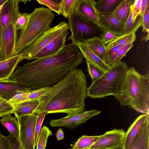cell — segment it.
Segmentation results:
<instances>
[{
  "label": "cell",
  "instance_id": "obj_12",
  "mask_svg": "<svg viewBox=\"0 0 149 149\" xmlns=\"http://www.w3.org/2000/svg\"><path fill=\"white\" fill-rule=\"evenodd\" d=\"M19 0H8L0 6V32L10 23L15 24L19 12Z\"/></svg>",
  "mask_w": 149,
  "mask_h": 149
},
{
  "label": "cell",
  "instance_id": "obj_39",
  "mask_svg": "<svg viewBox=\"0 0 149 149\" xmlns=\"http://www.w3.org/2000/svg\"><path fill=\"white\" fill-rule=\"evenodd\" d=\"M142 32L144 31L149 35V3L142 15Z\"/></svg>",
  "mask_w": 149,
  "mask_h": 149
},
{
  "label": "cell",
  "instance_id": "obj_28",
  "mask_svg": "<svg viewBox=\"0 0 149 149\" xmlns=\"http://www.w3.org/2000/svg\"><path fill=\"white\" fill-rule=\"evenodd\" d=\"M135 32L119 36L116 40L106 46L107 49H109L115 46L122 45L125 46L131 43H133L135 40Z\"/></svg>",
  "mask_w": 149,
  "mask_h": 149
},
{
  "label": "cell",
  "instance_id": "obj_13",
  "mask_svg": "<svg viewBox=\"0 0 149 149\" xmlns=\"http://www.w3.org/2000/svg\"><path fill=\"white\" fill-rule=\"evenodd\" d=\"M149 115L143 114L138 116L125 133L121 149H130L134 145L141 131L147 122Z\"/></svg>",
  "mask_w": 149,
  "mask_h": 149
},
{
  "label": "cell",
  "instance_id": "obj_10",
  "mask_svg": "<svg viewBox=\"0 0 149 149\" xmlns=\"http://www.w3.org/2000/svg\"><path fill=\"white\" fill-rule=\"evenodd\" d=\"M100 111L95 109L85 111L77 114L68 115L61 118L51 120L49 124L51 126L64 127L72 129L85 123L93 117L99 115Z\"/></svg>",
  "mask_w": 149,
  "mask_h": 149
},
{
  "label": "cell",
  "instance_id": "obj_9",
  "mask_svg": "<svg viewBox=\"0 0 149 149\" xmlns=\"http://www.w3.org/2000/svg\"><path fill=\"white\" fill-rule=\"evenodd\" d=\"M125 133L123 129H114L107 132L87 149H120Z\"/></svg>",
  "mask_w": 149,
  "mask_h": 149
},
{
  "label": "cell",
  "instance_id": "obj_16",
  "mask_svg": "<svg viewBox=\"0 0 149 149\" xmlns=\"http://www.w3.org/2000/svg\"><path fill=\"white\" fill-rule=\"evenodd\" d=\"M31 90L9 78L0 80V97L8 100L18 91Z\"/></svg>",
  "mask_w": 149,
  "mask_h": 149
},
{
  "label": "cell",
  "instance_id": "obj_11",
  "mask_svg": "<svg viewBox=\"0 0 149 149\" xmlns=\"http://www.w3.org/2000/svg\"><path fill=\"white\" fill-rule=\"evenodd\" d=\"M15 24H10L4 30L0 32V43L6 59L14 56L17 38Z\"/></svg>",
  "mask_w": 149,
  "mask_h": 149
},
{
  "label": "cell",
  "instance_id": "obj_1",
  "mask_svg": "<svg viewBox=\"0 0 149 149\" xmlns=\"http://www.w3.org/2000/svg\"><path fill=\"white\" fill-rule=\"evenodd\" d=\"M84 57L77 47L65 45L56 55L18 67L9 79L31 90L58 83L81 64Z\"/></svg>",
  "mask_w": 149,
  "mask_h": 149
},
{
  "label": "cell",
  "instance_id": "obj_6",
  "mask_svg": "<svg viewBox=\"0 0 149 149\" xmlns=\"http://www.w3.org/2000/svg\"><path fill=\"white\" fill-rule=\"evenodd\" d=\"M68 29L71 32L67 39L71 40L72 44L77 46L86 44V42L95 38L102 39L106 31L98 24L83 17L74 11L68 18Z\"/></svg>",
  "mask_w": 149,
  "mask_h": 149
},
{
  "label": "cell",
  "instance_id": "obj_43",
  "mask_svg": "<svg viewBox=\"0 0 149 149\" xmlns=\"http://www.w3.org/2000/svg\"><path fill=\"white\" fill-rule=\"evenodd\" d=\"M12 143L13 149H23L19 143V140H17L10 134L8 136Z\"/></svg>",
  "mask_w": 149,
  "mask_h": 149
},
{
  "label": "cell",
  "instance_id": "obj_8",
  "mask_svg": "<svg viewBox=\"0 0 149 149\" xmlns=\"http://www.w3.org/2000/svg\"><path fill=\"white\" fill-rule=\"evenodd\" d=\"M37 114L34 113L17 118L19 143L23 149H35L34 139Z\"/></svg>",
  "mask_w": 149,
  "mask_h": 149
},
{
  "label": "cell",
  "instance_id": "obj_40",
  "mask_svg": "<svg viewBox=\"0 0 149 149\" xmlns=\"http://www.w3.org/2000/svg\"><path fill=\"white\" fill-rule=\"evenodd\" d=\"M0 149H13L8 136L1 134L0 136Z\"/></svg>",
  "mask_w": 149,
  "mask_h": 149
},
{
  "label": "cell",
  "instance_id": "obj_4",
  "mask_svg": "<svg viewBox=\"0 0 149 149\" xmlns=\"http://www.w3.org/2000/svg\"><path fill=\"white\" fill-rule=\"evenodd\" d=\"M55 18L54 13L49 8H35L17 38L14 56L20 54L47 31Z\"/></svg>",
  "mask_w": 149,
  "mask_h": 149
},
{
  "label": "cell",
  "instance_id": "obj_5",
  "mask_svg": "<svg viewBox=\"0 0 149 149\" xmlns=\"http://www.w3.org/2000/svg\"><path fill=\"white\" fill-rule=\"evenodd\" d=\"M129 68L121 61L111 66L87 88V97L101 98L113 95L119 88Z\"/></svg>",
  "mask_w": 149,
  "mask_h": 149
},
{
  "label": "cell",
  "instance_id": "obj_45",
  "mask_svg": "<svg viewBox=\"0 0 149 149\" xmlns=\"http://www.w3.org/2000/svg\"><path fill=\"white\" fill-rule=\"evenodd\" d=\"M56 134L58 141L64 138V132L62 129L59 128Z\"/></svg>",
  "mask_w": 149,
  "mask_h": 149
},
{
  "label": "cell",
  "instance_id": "obj_22",
  "mask_svg": "<svg viewBox=\"0 0 149 149\" xmlns=\"http://www.w3.org/2000/svg\"><path fill=\"white\" fill-rule=\"evenodd\" d=\"M86 44L93 53L105 62V58L107 49L102 39L98 38H94L88 40Z\"/></svg>",
  "mask_w": 149,
  "mask_h": 149
},
{
  "label": "cell",
  "instance_id": "obj_47",
  "mask_svg": "<svg viewBox=\"0 0 149 149\" xmlns=\"http://www.w3.org/2000/svg\"><path fill=\"white\" fill-rule=\"evenodd\" d=\"M8 0H0V6L3 5Z\"/></svg>",
  "mask_w": 149,
  "mask_h": 149
},
{
  "label": "cell",
  "instance_id": "obj_15",
  "mask_svg": "<svg viewBox=\"0 0 149 149\" xmlns=\"http://www.w3.org/2000/svg\"><path fill=\"white\" fill-rule=\"evenodd\" d=\"M97 23L106 31L112 32L118 36L123 35L124 24L111 14L99 13Z\"/></svg>",
  "mask_w": 149,
  "mask_h": 149
},
{
  "label": "cell",
  "instance_id": "obj_26",
  "mask_svg": "<svg viewBox=\"0 0 149 149\" xmlns=\"http://www.w3.org/2000/svg\"><path fill=\"white\" fill-rule=\"evenodd\" d=\"M133 12L131 8L130 15L124 24L123 35L135 32L142 26V16L139 15L136 20L134 22L133 20Z\"/></svg>",
  "mask_w": 149,
  "mask_h": 149
},
{
  "label": "cell",
  "instance_id": "obj_37",
  "mask_svg": "<svg viewBox=\"0 0 149 149\" xmlns=\"http://www.w3.org/2000/svg\"><path fill=\"white\" fill-rule=\"evenodd\" d=\"M30 14L19 12L17 20L15 24L17 30L22 29L28 22Z\"/></svg>",
  "mask_w": 149,
  "mask_h": 149
},
{
  "label": "cell",
  "instance_id": "obj_14",
  "mask_svg": "<svg viewBox=\"0 0 149 149\" xmlns=\"http://www.w3.org/2000/svg\"><path fill=\"white\" fill-rule=\"evenodd\" d=\"M69 34L68 30L64 31L38 52L33 59L48 58L56 55L65 45L66 38Z\"/></svg>",
  "mask_w": 149,
  "mask_h": 149
},
{
  "label": "cell",
  "instance_id": "obj_34",
  "mask_svg": "<svg viewBox=\"0 0 149 149\" xmlns=\"http://www.w3.org/2000/svg\"><path fill=\"white\" fill-rule=\"evenodd\" d=\"M86 63L88 72L92 82L98 79L104 73V71L95 65L90 63Z\"/></svg>",
  "mask_w": 149,
  "mask_h": 149
},
{
  "label": "cell",
  "instance_id": "obj_29",
  "mask_svg": "<svg viewBox=\"0 0 149 149\" xmlns=\"http://www.w3.org/2000/svg\"><path fill=\"white\" fill-rule=\"evenodd\" d=\"M52 134V132L49 128L44 126L41 128L38 136L36 149H45L48 137Z\"/></svg>",
  "mask_w": 149,
  "mask_h": 149
},
{
  "label": "cell",
  "instance_id": "obj_42",
  "mask_svg": "<svg viewBox=\"0 0 149 149\" xmlns=\"http://www.w3.org/2000/svg\"><path fill=\"white\" fill-rule=\"evenodd\" d=\"M119 36L112 32L106 31L102 36V40L105 45L109 44L117 39Z\"/></svg>",
  "mask_w": 149,
  "mask_h": 149
},
{
  "label": "cell",
  "instance_id": "obj_25",
  "mask_svg": "<svg viewBox=\"0 0 149 149\" xmlns=\"http://www.w3.org/2000/svg\"><path fill=\"white\" fill-rule=\"evenodd\" d=\"M122 0H99L95 1L94 5L99 13L111 14Z\"/></svg>",
  "mask_w": 149,
  "mask_h": 149
},
{
  "label": "cell",
  "instance_id": "obj_32",
  "mask_svg": "<svg viewBox=\"0 0 149 149\" xmlns=\"http://www.w3.org/2000/svg\"><path fill=\"white\" fill-rule=\"evenodd\" d=\"M124 46L118 45L107 49L105 61L108 65L112 66L116 64L115 62L118 50Z\"/></svg>",
  "mask_w": 149,
  "mask_h": 149
},
{
  "label": "cell",
  "instance_id": "obj_19",
  "mask_svg": "<svg viewBox=\"0 0 149 149\" xmlns=\"http://www.w3.org/2000/svg\"><path fill=\"white\" fill-rule=\"evenodd\" d=\"M77 47L84 58L86 59V62L93 64L105 72L111 68V66L108 65L93 53L89 49L86 44L79 45Z\"/></svg>",
  "mask_w": 149,
  "mask_h": 149
},
{
  "label": "cell",
  "instance_id": "obj_27",
  "mask_svg": "<svg viewBox=\"0 0 149 149\" xmlns=\"http://www.w3.org/2000/svg\"><path fill=\"white\" fill-rule=\"evenodd\" d=\"M100 136L83 135L78 139L71 149H87L94 144Z\"/></svg>",
  "mask_w": 149,
  "mask_h": 149
},
{
  "label": "cell",
  "instance_id": "obj_7",
  "mask_svg": "<svg viewBox=\"0 0 149 149\" xmlns=\"http://www.w3.org/2000/svg\"><path fill=\"white\" fill-rule=\"evenodd\" d=\"M68 24L61 22L55 26L50 28L38 40L21 53L24 59H33L34 56L54 39L68 30Z\"/></svg>",
  "mask_w": 149,
  "mask_h": 149
},
{
  "label": "cell",
  "instance_id": "obj_23",
  "mask_svg": "<svg viewBox=\"0 0 149 149\" xmlns=\"http://www.w3.org/2000/svg\"><path fill=\"white\" fill-rule=\"evenodd\" d=\"M149 121L142 129L130 149H149Z\"/></svg>",
  "mask_w": 149,
  "mask_h": 149
},
{
  "label": "cell",
  "instance_id": "obj_41",
  "mask_svg": "<svg viewBox=\"0 0 149 149\" xmlns=\"http://www.w3.org/2000/svg\"><path fill=\"white\" fill-rule=\"evenodd\" d=\"M133 46V43H131L123 46L118 50L117 52L116 63L121 61V58L126 56L127 52L131 49Z\"/></svg>",
  "mask_w": 149,
  "mask_h": 149
},
{
  "label": "cell",
  "instance_id": "obj_20",
  "mask_svg": "<svg viewBox=\"0 0 149 149\" xmlns=\"http://www.w3.org/2000/svg\"><path fill=\"white\" fill-rule=\"evenodd\" d=\"M40 103L39 100L23 102L14 108L13 113L17 119L24 116L33 113Z\"/></svg>",
  "mask_w": 149,
  "mask_h": 149
},
{
  "label": "cell",
  "instance_id": "obj_21",
  "mask_svg": "<svg viewBox=\"0 0 149 149\" xmlns=\"http://www.w3.org/2000/svg\"><path fill=\"white\" fill-rule=\"evenodd\" d=\"M134 0H122L111 14L124 23L127 19L131 11V6Z\"/></svg>",
  "mask_w": 149,
  "mask_h": 149
},
{
  "label": "cell",
  "instance_id": "obj_18",
  "mask_svg": "<svg viewBox=\"0 0 149 149\" xmlns=\"http://www.w3.org/2000/svg\"><path fill=\"white\" fill-rule=\"evenodd\" d=\"M23 59L20 53L0 62V80L9 79L18 64Z\"/></svg>",
  "mask_w": 149,
  "mask_h": 149
},
{
  "label": "cell",
  "instance_id": "obj_36",
  "mask_svg": "<svg viewBox=\"0 0 149 149\" xmlns=\"http://www.w3.org/2000/svg\"><path fill=\"white\" fill-rule=\"evenodd\" d=\"M50 86L32 90L28 98V101L39 100L49 90Z\"/></svg>",
  "mask_w": 149,
  "mask_h": 149
},
{
  "label": "cell",
  "instance_id": "obj_2",
  "mask_svg": "<svg viewBox=\"0 0 149 149\" xmlns=\"http://www.w3.org/2000/svg\"><path fill=\"white\" fill-rule=\"evenodd\" d=\"M87 88L85 74L81 69L75 68L50 86L39 100L40 103L34 113H63L71 115L81 113L84 110Z\"/></svg>",
  "mask_w": 149,
  "mask_h": 149
},
{
  "label": "cell",
  "instance_id": "obj_44",
  "mask_svg": "<svg viewBox=\"0 0 149 149\" xmlns=\"http://www.w3.org/2000/svg\"><path fill=\"white\" fill-rule=\"evenodd\" d=\"M148 3H149V0H142L141 8L139 15L141 16L142 15Z\"/></svg>",
  "mask_w": 149,
  "mask_h": 149
},
{
  "label": "cell",
  "instance_id": "obj_24",
  "mask_svg": "<svg viewBox=\"0 0 149 149\" xmlns=\"http://www.w3.org/2000/svg\"><path fill=\"white\" fill-rule=\"evenodd\" d=\"M2 124L8 130L10 134L17 140H19V126L18 121L16 118L10 114L0 120Z\"/></svg>",
  "mask_w": 149,
  "mask_h": 149
},
{
  "label": "cell",
  "instance_id": "obj_46",
  "mask_svg": "<svg viewBox=\"0 0 149 149\" xmlns=\"http://www.w3.org/2000/svg\"><path fill=\"white\" fill-rule=\"evenodd\" d=\"M6 60L0 43V62Z\"/></svg>",
  "mask_w": 149,
  "mask_h": 149
},
{
  "label": "cell",
  "instance_id": "obj_35",
  "mask_svg": "<svg viewBox=\"0 0 149 149\" xmlns=\"http://www.w3.org/2000/svg\"><path fill=\"white\" fill-rule=\"evenodd\" d=\"M8 101L0 97V117L13 113L14 108Z\"/></svg>",
  "mask_w": 149,
  "mask_h": 149
},
{
  "label": "cell",
  "instance_id": "obj_31",
  "mask_svg": "<svg viewBox=\"0 0 149 149\" xmlns=\"http://www.w3.org/2000/svg\"><path fill=\"white\" fill-rule=\"evenodd\" d=\"M80 0H63L62 14L68 18L75 11Z\"/></svg>",
  "mask_w": 149,
  "mask_h": 149
},
{
  "label": "cell",
  "instance_id": "obj_33",
  "mask_svg": "<svg viewBox=\"0 0 149 149\" xmlns=\"http://www.w3.org/2000/svg\"><path fill=\"white\" fill-rule=\"evenodd\" d=\"M32 90L27 91H18L8 102L11 104L14 108L20 103L28 101V98Z\"/></svg>",
  "mask_w": 149,
  "mask_h": 149
},
{
  "label": "cell",
  "instance_id": "obj_38",
  "mask_svg": "<svg viewBox=\"0 0 149 149\" xmlns=\"http://www.w3.org/2000/svg\"><path fill=\"white\" fill-rule=\"evenodd\" d=\"M37 114V117L36 125L34 139L35 146L37 144L38 136L43 121L45 116L47 115L46 113H39Z\"/></svg>",
  "mask_w": 149,
  "mask_h": 149
},
{
  "label": "cell",
  "instance_id": "obj_48",
  "mask_svg": "<svg viewBox=\"0 0 149 149\" xmlns=\"http://www.w3.org/2000/svg\"><path fill=\"white\" fill-rule=\"evenodd\" d=\"M1 133L0 132V136L1 135Z\"/></svg>",
  "mask_w": 149,
  "mask_h": 149
},
{
  "label": "cell",
  "instance_id": "obj_17",
  "mask_svg": "<svg viewBox=\"0 0 149 149\" xmlns=\"http://www.w3.org/2000/svg\"><path fill=\"white\" fill-rule=\"evenodd\" d=\"M94 0H80L75 11L86 18L98 24L99 13L96 9Z\"/></svg>",
  "mask_w": 149,
  "mask_h": 149
},
{
  "label": "cell",
  "instance_id": "obj_3",
  "mask_svg": "<svg viewBox=\"0 0 149 149\" xmlns=\"http://www.w3.org/2000/svg\"><path fill=\"white\" fill-rule=\"evenodd\" d=\"M113 96L121 106L149 115V74L141 75L134 67L129 68Z\"/></svg>",
  "mask_w": 149,
  "mask_h": 149
},
{
  "label": "cell",
  "instance_id": "obj_30",
  "mask_svg": "<svg viewBox=\"0 0 149 149\" xmlns=\"http://www.w3.org/2000/svg\"><path fill=\"white\" fill-rule=\"evenodd\" d=\"M37 1L42 5L48 7L52 11L59 15L62 13V8L63 0H37Z\"/></svg>",
  "mask_w": 149,
  "mask_h": 149
}]
</instances>
